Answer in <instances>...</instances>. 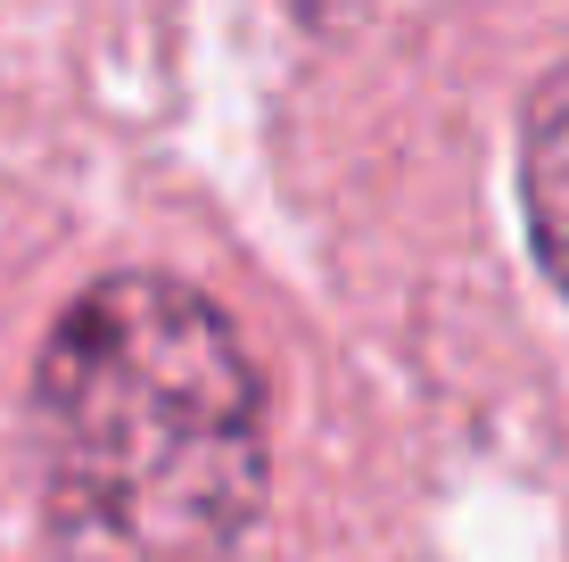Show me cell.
Here are the masks:
<instances>
[{"instance_id": "cell-1", "label": "cell", "mask_w": 569, "mask_h": 562, "mask_svg": "<svg viewBox=\"0 0 569 562\" xmlns=\"http://www.w3.org/2000/svg\"><path fill=\"white\" fill-rule=\"evenodd\" d=\"M58 562H240L264 513V390L240 332L166 274H108L33 364Z\"/></svg>"}, {"instance_id": "cell-2", "label": "cell", "mask_w": 569, "mask_h": 562, "mask_svg": "<svg viewBox=\"0 0 569 562\" xmlns=\"http://www.w3.org/2000/svg\"><path fill=\"white\" fill-rule=\"evenodd\" d=\"M520 190H528V231H537V257L553 265V282L569 289V83L537 108V125H528Z\"/></svg>"}]
</instances>
